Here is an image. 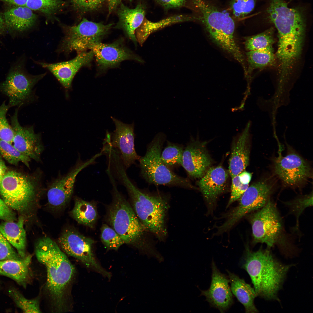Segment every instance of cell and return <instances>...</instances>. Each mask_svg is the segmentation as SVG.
<instances>
[{
  "mask_svg": "<svg viewBox=\"0 0 313 313\" xmlns=\"http://www.w3.org/2000/svg\"><path fill=\"white\" fill-rule=\"evenodd\" d=\"M267 13L278 31V62L283 66L293 65L303 47L306 27L304 11L299 8H289L284 0H270Z\"/></svg>",
  "mask_w": 313,
  "mask_h": 313,
  "instance_id": "6da1fadb",
  "label": "cell"
},
{
  "mask_svg": "<svg viewBox=\"0 0 313 313\" xmlns=\"http://www.w3.org/2000/svg\"><path fill=\"white\" fill-rule=\"evenodd\" d=\"M166 135L156 134L148 144L145 155L139 160L141 174L149 183L156 185L194 188L189 180L176 174L162 161L161 155Z\"/></svg>",
  "mask_w": 313,
  "mask_h": 313,
  "instance_id": "8992f818",
  "label": "cell"
},
{
  "mask_svg": "<svg viewBox=\"0 0 313 313\" xmlns=\"http://www.w3.org/2000/svg\"><path fill=\"white\" fill-rule=\"evenodd\" d=\"M35 253L38 260L46 267L47 288L56 307L60 310L66 289L74 274V267L58 245L48 237L37 241Z\"/></svg>",
  "mask_w": 313,
  "mask_h": 313,
  "instance_id": "5b68a950",
  "label": "cell"
},
{
  "mask_svg": "<svg viewBox=\"0 0 313 313\" xmlns=\"http://www.w3.org/2000/svg\"><path fill=\"white\" fill-rule=\"evenodd\" d=\"M32 256L26 255L19 260L0 261V274L8 277L25 287L30 278L29 266Z\"/></svg>",
  "mask_w": 313,
  "mask_h": 313,
  "instance_id": "484cf974",
  "label": "cell"
},
{
  "mask_svg": "<svg viewBox=\"0 0 313 313\" xmlns=\"http://www.w3.org/2000/svg\"><path fill=\"white\" fill-rule=\"evenodd\" d=\"M5 24L3 15L0 12V33L2 32L4 29Z\"/></svg>",
  "mask_w": 313,
  "mask_h": 313,
  "instance_id": "681fc988",
  "label": "cell"
},
{
  "mask_svg": "<svg viewBox=\"0 0 313 313\" xmlns=\"http://www.w3.org/2000/svg\"><path fill=\"white\" fill-rule=\"evenodd\" d=\"M252 229L253 243L265 244L270 249L285 247L282 219L275 205L270 199L266 204L248 217Z\"/></svg>",
  "mask_w": 313,
  "mask_h": 313,
  "instance_id": "ba28073f",
  "label": "cell"
},
{
  "mask_svg": "<svg viewBox=\"0 0 313 313\" xmlns=\"http://www.w3.org/2000/svg\"><path fill=\"white\" fill-rule=\"evenodd\" d=\"M101 155L99 153L90 159L81 163L67 174L53 183L47 194L48 203L52 209H60L67 204L72 195L78 174L84 168L94 163L96 159Z\"/></svg>",
  "mask_w": 313,
  "mask_h": 313,
  "instance_id": "5bb4252c",
  "label": "cell"
},
{
  "mask_svg": "<svg viewBox=\"0 0 313 313\" xmlns=\"http://www.w3.org/2000/svg\"><path fill=\"white\" fill-rule=\"evenodd\" d=\"M58 241L64 252L78 260L88 267L108 278L111 277V274L100 265L95 258L93 239L76 230L69 228L63 231Z\"/></svg>",
  "mask_w": 313,
  "mask_h": 313,
  "instance_id": "7c38bea8",
  "label": "cell"
},
{
  "mask_svg": "<svg viewBox=\"0 0 313 313\" xmlns=\"http://www.w3.org/2000/svg\"><path fill=\"white\" fill-rule=\"evenodd\" d=\"M94 57L91 50L78 53L72 59L53 63L39 62L43 68L48 70L65 88H70L75 75L82 67L88 65Z\"/></svg>",
  "mask_w": 313,
  "mask_h": 313,
  "instance_id": "7402d4cb",
  "label": "cell"
},
{
  "mask_svg": "<svg viewBox=\"0 0 313 313\" xmlns=\"http://www.w3.org/2000/svg\"><path fill=\"white\" fill-rule=\"evenodd\" d=\"M7 167L0 156V185L2 181L7 172Z\"/></svg>",
  "mask_w": 313,
  "mask_h": 313,
  "instance_id": "7dc6e473",
  "label": "cell"
},
{
  "mask_svg": "<svg viewBox=\"0 0 313 313\" xmlns=\"http://www.w3.org/2000/svg\"><path fill=\"white\" fill-rule=\"evenodd\" d=\"M72 217L79 223L93 228L97 218L96 207L92 202L76 198L70 213Z\"/></svg>",
  "mask_w": 313,
  "mask_h": 313,
  "instance_id": "f546056e",
  "label": "cell"
},
{
  "mask_svg": "<svg viewBox=\"0 0 313 313\" xmlns=\"http://www.w3.org/2000/svg\"><path fill=\"white\" fill-rule=\"evenodd\" d=\"M123 168L118 169L114 176L126 189L132 208L145 230L160 241L167 237V215L169 197L161 194H152L140 190L130 179Z\"/></svg>",
  "mask_w": 313,
  "mask_h": 313,
  "instance_id": "3957f363",
  "label": "cell"
},
{
  "mask_svg": "<svg viewBox=\"0 0 313 313\" xmlns=\"http://www.w3.org/2000/svg\"><path fill=\"white\" fill-rule=\"evenodd\" d=\"M0 153L4 159L11 164L17 165L21 162L29 167L31 159L18 151L12 143L0 140Z\"/></svg>",
  "mask_w": 313,
  "mask_h": 313,
  "instance_id": "e575fe53",
  "label": "cell"
},
{
  "mask_svg": "<svg viewBox=\"0 0 313 313\" xmlns=\"http://www.w3.org/2000/svg\"><path fill=\"white\" fill-rule=\"evenodd\" d=\"M10 108L5 101L0 105V140L12 144L14 133L6 118V114Z\"/></svg>",
  "mask_w": 313,
  "mask_h": 313,
  "instance_id": "ab89813d",
  "label": "cell"
},
{
  "mask_svg": "<svg viewBox=\"0 0 313 313\" xmlns=\"http://www.w3.org/2000/svg\"><path fill=\"white\" fill-rule=\"evenodd\" d=\"M0 194L11 209L25 212L37 203L40 195L38 179L13 171L7 172L0 185Z\"/></svg>",
  "mask_w": 313,
  "mask_h": 313,
  "instance_id": "52a82bcc",
  "label": "cell"
},
{
  "mask_svg": "<svg viewBox=\"0 0 313 313\" xmlns=\"http://www.w3.org/2000/svg\"><path fill=\"white\" fill-rule=\"evenodd\" d=\"M272 187L266 181H260L252 184L240 197L237 206L225 215V220L217 227L218 234L231 229L243 217L264 206L270 199Z\"/></svg>",
  "mask_w": 313,
  "mask_h": 313,
  "instance_id": "8fae6325",
  "label": "cell"
},
{
  "mask_svg": "<svg viewBox=\"0 0 313 313\" xmlns=\"http://www.w3.org/2000/svg\"><path fill=\"white\" fill-rule=\"evenodd\" d=\"M9 294L16 305L25 313H41L39 299L26 298L17 289L11 288Z\"/></svg>",
  "mask_w": 313,
  "mask_h": 313,
  "instance_id": "d590c367",
  "label": "cell"
},
{
  "mask_svg": "<svg viewBox=\"0 0 313 313\" xmlns=\"http://www.w3.org/2000/svg\"><path fill=\"white\" fill-rule=\"evenodd\" d=\"M15 214L2 199H0V219L5 221H14Z\"/></svg>",
  "mask_w": 313,
  "mask_h": 313,
  "instance_id": "ee69618b",
  "label": "cell"
},
{
  "mask_svg": "<svg viewBox=\"0 0 313 313\" xmlns=\"http://www.w3.org/2000/svg\"><path fill=\"white\" fill-rule=\"evenodd\" d=\"M111 117L115 124L116 129L111 134L110 143L119 152L127 169L140 157L135 148L134 124H125L112 117Z\"/></svg>",
  "mask_w": 313,
  "mask_h": 313,
  "instance_id": "ac0fdd59",
  "label": "cell"
},
{
  "mask_svg": "<svg viewBox=\"0 0 313 313\" xmlns=\"http://www.w3.org/2000/svg\"><path fill=\"white\" fill-rule=\"evenodd\" d=\"M112 185V200L108 211V221L125 243L132 245L148 256L159 254L148 238L147 233L132 208L119 191L115 179L110 171H106Z\"/></svg>",
  "mask_w": 313,
  "mask_h": 313,
  "instance_id": "277c9868",
  "label": "cell"
},
{
  "mask_svg": "<svg viewBox=\"0 0 313 313\" xmlns=\"http://www.w3.org/2000/svg\"><path fill=\"white\" fill-rule=\"evenodd\" d=\"M3 17L5 25L12 30L22 32L34 25L37 17L32 10L25 6H15L7 10Z\"/></svg>",
  "mask_w": 313,
  "mask_h": 313,
  "instance_id": "4316f807",
  "label": "cell"
},
{
  "mask_svg": "<svg viewBox=\"0 0 313 313\" xmlns=\"http://www.w3.org/2000/svg\"><path fill=\"white\" fill-rule=\"evenodd\" d=\"M274 30L271 27L262 32L248 37L245 43L246 49L250 51L273 48Z\"/></svg>",
  "mask_w": 313,
  "mask_h": 313,
  "instance_id": "1f68e13d",
  "label": "cell"
},
{
  "mask_svg": "<svg viewBox=\"0 0 313 313\" xmlns=\"http://www.w3.org/2000/svg\"><path fill=\"white\" fill-rule=\"evenodd\" d=\"M212 274L209 288L201 290V295L204 296L210 305L221 312L227 311L233 303V294L229 285L228 277L217 268L213 260L211 264Z\"/></svg>",
  "mask_w": 313,
  "mask_h": 313,
  "instance_id": "e0dca14e",
  "label": "cell"
},
{
  "mask_svg": "<svg viewBox=\"0 0 313 313\" xmlns=\"http://www.w3.org/2000/svg\"><path fill=\"white\" fill-rule=\"evenodd\" d=\"M250 124L234 139L229 161L228 172L231 178L245 170L248 164Z\"/></svg>",
  "mask_w": 313,
  "mask_h": 313,
  "instance_id": "603a6c76",
  "label": "cell"
},
{
  "mask_svg": "<svg viewBox=\"0 0 313 313\" xmlns=\"http://www.w3.org/2000/svg\"><path fill=\"white\" fill-rule=\"evenodd\" d=\"M28 0H0L15 6H25Z\"/></svg>",
  "mask_w": 313,
  "mask_h": 313,
  "instance_id": "c3c4849f",
  "label": "cell"
},
{
  "mask_svg": "<svg viewBox=\"0 0 313 313\" xmlns=\"http://www.w3.org/2000/svg\"><path fill=\"white\" fill-rule=\"evenodd\" d=\"M228 177V172L218 166L210 168L198 181L209 210H213L218 197L225 190Z\"/></svg>",
  "mask_w": 313,
  "mask_h": 313,
  "instance_id": "44dd1931",
  "label": "cell"
},
{
  "mask_svg": "<svg viewBox=\"0 0 313 313\" xmlns=\"http://www.w3.org/2000/svg\"><path fill=\"white\" fill-rule=\"evenodd\" d=\"M117 13L119 21L116 28L123 30L128 37L136 43V30L145 18L144 7L139 3L135 8H130L121 2Z\"/></svg>",
  "mask_w": 313,
  "mask_h": 313,
  "instance_id": "cb8c5ba5",
  "label": "cell"
},
{
  "mask_svg": "<svg viewBox=\"0 0 313 313\" xmlns=\"http://www.w3.org/2000/svg\"><path fill=\"white\" fill-rule=\"evenodd\" d=\"M280 153L275 161L274 170L285 183L291 186L296 185L311 176L309 166L300 156L291 153L282 156Z\"/></svg>",
  "mask_w": 313,
  "mask_h": 313,
  "instance_id": "9a60e30c",
  "label": "cell"
},
{
  "mask_svg": "<svg viewBox=\"0 0 313 313\" xmlns=\"http://www.w3.org/2000/svg\"><path fill=\"white\" fill-rule=\"evenodd\" d=\"M206 144V142L192 139L184 149L181 165L192 178H201L211 165L212 160Z\"/></svg>",
  "mask_w": 313,
  "mask_h": 313,
  "instance_id": "d6986e66",
  "label": "cell"
},
{
  "mask_svg": "<svg viewBox=\"0 0 313 313\" xmlns=\"http://www.w3.org/2000/svg\"><path fill=\"white\" fill-rule=\"evenodd\" d=\"M155 0L167 9L181 7L183 6L185 2V0Z\"/></svg>",
  "mask_w": 313,
  "mask_h": 313,
  "instance_id": "f6af8a7d",
  "label": "cell"
},
{
  "mask_svg": "<svg viewBox=\"0 0 313 313\" xmlns=\"http://www.w3.org/2000/svg\"><path fill=\"white\" fill-rule=\"evenodd\" d=\"M270 249H264L261 247L253 251L248 245H246L241 260V265L249 275L257 296L279 301L278 293L293 265L285 264L280 262Z\"/></svg>",
  "mask_w": 313,
  "mask_h": 313,
  "instance_id": "7a4b0ae2",
  "label": "cell"
},
{
  "mask_svg": "<svg viewBox=\"0 0 313 313\" xmlns=\"http://www.w3.org/2000/svg\"><path fill=\"white\" fill-rule=\"evenodd\" d=\"M45 75H30L21 65H16L5 81L0 83V92L8 97L10 107H20L30 100L34 86Z\"/></svg>",
  "mask_w": 313,
  "mask_h": 313,
  "instance_id": "4fadbf2b",
  "label": "cell"
},
{
  "mask_svg": "<svg viewBox=\"0 0 313 313\" xmlns=\"http://www.w3.org/2000/svg\"><path fill=\"white\" fill-rule=\"evenodd\" d=\"M194 20L193 16L184 15L171 16L156 22H152L145 18L136 30L137 41L141 46L151 34L157 30L174 23Z\"/></svg>",
  "mask_w": 313,
  "mask_h": 313,
  "instance_id": "f1b7e54d",
  "label": "cell"
},
{
  "mask_svg": "<svg viewBox=\"0 0 313 313\" xmlns=\"http://www.w3.org/2000/svg\"><path fill=\"white\" fill-rule=\"evenodd\" d=\"M18 111L17 109L11 118V125L14 133L13 145L21 153L40 161L44 149L40 137L34 132L32 126L24 127L20 125L18 119Z\"/></svg>",
  "mask_w": 313,
  "mask_h": 313,
  "instance_id": "2e32d148",
  "label": "cell"
},
{
  "mask_svg": "<svg viewBox=\"0 0 313 313\" xmlns=\"http://www.w3.org/2000/svg\"><path fill=\"white\" fill-rule=\"evenodd\" d=\"M62 2L60 0H28L25 6L32 10L49 14L60 8Z\"/></svg>",
  "mask_w": 313,
  "mask_h": 313,
  "instance_id": "f35d334b",
  "label": "cell"
},
{
  "mask_svg": "<svg viewBox=\"0 0 313 313\" xmlns=\"http://www.w3.org/2000/svg\"><path fill=\"white\" fill-rule=\"evenodd\" d=\"M121 0H106L108 8V15L115 10L120 3Z\"/></svg>",
  "mask_w": 313,
  "mask_h": 313,
  "instance_id": "bcb514c9",
  "label": "cell"
},
{
  "mask_svg": "<svg viewBox=\"0 0 313 313\" xmlns=\"http://www.w3.org/2000/svg\"><path fill=\"white\" fill-rule=\"evenodd\" d=\"M191 1L200 14L196 20L201 22L213 42L222 48L232 45L235 40L232 18L205 0Z\"/></svg>",
  "mask_w": 313,
  "mask_h": 313,
  "instance_id": "9c48e42d",
  "label": "cell"
},
{
  "mask_svg": "<svg viewBox=\"0 0 313 313\" xmlns=\"http://www.w3.org/2000/svg\"><path fill=\"white\" fill-rule=\"evenodd\" d=\"M227 272L232 293L243 305L245 312H258L254 303L257 296L254 288L235 274L228 270Z\"/></svg>",
  "mask_w": 313,
  "mask_h": 313,
  "instance_id": "83f0119b",
  "label": "cell"
},
{
  "mask_svg": "<svg viewBox=\"0 0 313 313\" xmlns=\"http://www.w3.org/2000/svg\"><path fill=\"white\" fill-rule=\"evenodd\" d=\"M112 25H105L83 18L77 25L65 27L61 51L66 53L76 51L79 53L90 49L93 46L101 42Z\"/></svg>",
  "mask_w": 313,
  "mask_h": 313,
  "instance_id": "30bf717a",
  "label": "cell"
},
{
  "mask_svg": "<svg viewBox=\"0 0 313 313\" xmlns=\"http://www.w3.org/2000/svg\"><path fill=\"white\" fill-rule=\"evenodd\" d=\"M252 174L244 170L232 178L231 196L227 208L240 199L249 186Z\"/></svg>",
  "mask_w": 313,
  "mask_h": 313,
  "instance_id": "d6a6232c",
  "label": "cell"
},
{
  "mask_svg": "<svg viewBox=\"0 0 313 313\" xmlns=\"http://www.w3.org/2000/svg\"><path fill=\"white\" fill-rule=\"evenodd\" d=\"M256 0H232L230 8L235 18H242L254 10Z\"/></svg>",
  "mask_w": 313,
  "mask_h": 313,
  "instance_id": "60d3db41",
  "label": "cell"
},
{
  "mask_svg": "<svg viewBox=\"0 0 313 313\" xmlns=\"http://www.w3.org/2000/svg\"><path fill=\"white\" fill-rule=\"evenodd\" d=\"M22 258L0 232V261L19 260Z\"/></svg>",
  "mask_w": 313,
  "mask_h": 313,
  "instance_id": "b9f144b4",
  "label": "cell"
},
{
  "mask_svg": "<svg viewBox=\"0 0 313 313\" xmlns=\"http://www.w3.org/2000/svg\"><path fill=\"white\" fill-rule=\"evenodd\" d=\"M101 230V241L108 249L117 250L125 243L115 230L107 225L103 224Z\"/></svg>",
  "mask_w": 313,
  "mask_h": 313,
  "instance_id": "74e56055",
  "label": "cell"
},
{
  "mask_svg": "<svg viewBox=\"0 0 313 313\" xmlns=\"http://www.w3.org/2000/svg\"><path fill=\"white\" fill-rule=\"evenodd\" d=\"M246 55L250 70L271 66L275 62L273 48L248 51Z\"/></svg>",
  "mask_w": 313,
  "mask_h": 313,
  "instance_id": "4dcf8cb0",
  "label": "cell"
},
{
  "mask_svg": "<svg viewBox=\"0 0 313 313\" xmlns=\"http://www.w3.org/2000/svg\"><path fill=\"white\" fill-rule=\"evenodd\" d=\"M24 219L21 217L18 220L5 221L0 225V232L6 239L17 250L21 258L26 254V238L24 227Z\"/></svg>",
  "mask_w": 313,
  "mask_h": 313,
  "instance_id": "d4e9b609",
  "label": "cell"
},
{
  "mask_svg": "<svg viewBox=\"0 0 313 313\" xmlns=\"http://www.w3.org/2000/svg\"><path fill=\"white\" fill-rule=\"evenodd\" d=\"M104 0H72L74 7L83 12H92L100 9Z\"/></svg>",
  "mask_w": 313,
  "mask_h": 313,
  "instance_id": "7bdbcfd3",
  "label": "cell"
},
{
  "mask_svg": "<svg viewBox=\"0 0 313 313\" xmlns=\"http://www.w3.org/2000/svg\"><path fill=\"white\" fill-rule=\"evenodd\" d=\"M0 42H1L0 41Z\"/></svg>",
  "mask_w": 313,
  "mask_h": 313,
  "instance_id": "f907efd6",
  "label": "cell"
},
{
  "mask_svg": "<svg viewBox=\"0 0 313 313\" xmlns=\"http://www.w3.org/2000/svg\"><path fill=\"white\" fill-rule=\"evenodd\" d=\"M312 192L308 195L285 202V204L289 209L290 213L294 214L296 218V222L294 228V231L299 230V217L306 208L312 206Z\"/></svg>",
  "mask_w": 313,
  "mask_h": 313,
  "instance_id": "8d00e7d4",
  "label": "cell"
},
{
  "mask_svg": "<svg viewBox=\"0 0 313 313\" xmlns=\"http://www.w3.org/2000/svg\"><path fill=\"white\" fill-rule=\"evenodd\" d=\"M90 50L94 54L97 65L102 69L116 67L126 60L142 61L140 58L125 46L121 41L110 44L100 42L93 46Z\"/></svg>",
  "mask_w": 313,
  "mask_h": 313,
  "instance_id": "ffe728a7",
  "label": "cell"
},
{
  "mask_svg": "<svg viewBox=\"0 0 313 313\" xmlns=\"http://www.w3.org/2000/svg\"><path fill=\"white\" fill-rule=\"evenodd\" d=\"M184 149L181 145L168 141L166 146L161 152V159L169 168L181 165Z\"/></svg>",
  "mask_w": 313,
  "mask_h": 313,
  "instance_id": "836d02e7",
  "label": "cell"
}]
</instances>
